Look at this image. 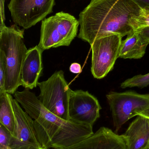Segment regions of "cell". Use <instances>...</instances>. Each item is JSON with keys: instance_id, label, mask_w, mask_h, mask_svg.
Returning a JSON list of instances; mask_svg holds the SVG:
<instances>
[{"instance_id": "cell-1", "label": "cell", "mask_w": 149, "mask_h": 149, "mask_svg": "<svg viewBox=\"0 0 149 149\" xmlns=\"http://www.w3.org/2000/svg\"><path fill=\"white\" fill-rule=\"evenodd\" d=\"M141 10L133 0H92L79 16L78 38L92 45L109 35L127 36L134 31V19Z\"/></svg>"}, {"instance_id": "cell-2", "label": "cell", "mask_w": 149, "mask_h": 149, "mask_svg": "<svg viewBox=\"0 0 149 149\" xmlns=\"http://www.w3.org/2000/svg\"><path fill=\"white\" fill-rule=\"evenodd\" d=\"M14 96L33 119L38 139L43 148H66L93 134L92 126L66 120L47 110L29 89L16 91Z\"/></svg>"}, {"instance_id": "cell-3", "label": "cell", "mask_w": 149, "mask_h": 149, "mask_svg": "<svg viewBox=\"0 0 149 149\" xmlns=\"http://www.w3.org/2000/svg\"><path fill=\"white\" fill-rule=\"evenodd\" d=\"M24 30L16 24L0 27V56L3 57L6 67L5 92L13 94L21 86L22 65L27 49L24 42Z\"/></svg>"}, {"instance_id": "cell-4", "label": "cell", "mask_w": 149, "mask_h": 149, "mask_svg": "<svg viewBox=\"0 0 149 149\" xmlns=\"http://www.w3.org/2000/svg\"><path fill=\"white\" fill-rule=\"evenodd\" d=\"M78 20L61 11L43 20L38 46L43 52L51 48L69 46L77 36Z\"/></svg>"}, {"instance_id": "cell-5", "label": "cell", "mask_w": 149, "mask_h": 149, "mask_svg": "<svg viewBox=\"0 0 149 149\" xmlns=\"http://www.w3.org/2000/svg\"><path fill=\"white\" fill-rule=\"evenodd\" d=\"M38 86L40 90L38 98L43 107L61 119L69 120V99L72 90L64 72H56L46 81L38 82Z\"/></svg>"}, {"instance_id": "cell-6", "label": "cell", "mask_w": 149, "mask_h": 149, "mask_svg": "<svg viewBox=\"0 0 149 149\" xmlns=\"http://www.w3.org/2000/svg\"><path fill=\"white\" fill-rule=\"evenodd\" d=\"M106 98L116 132L129 120L139 115L149 107V94L133 91L110 92Z\"/></svg>"}, {"instance_id": "cell-7", "label": "cell", "mask_w": 149, "mask_h": 149, "mask_svg": "<svg viewBox=\"0 0 149 149\" xmlns=\"http://www.w3.org/2000/svg\"><path fill=\"white\" fill-rule=\"evenodd\" d=\"M122 39L120 35L113 34L98 38L91 45V72L94 78L103 79L113 69L119 58Z\"/></svg>"}, {"instance_id": "cell-8", "label": "cell", "mask_w": 149, "mask_h": 149, "mask_svg": "<svg viewBox=\"0 0 149 149\" xmlns=\"http://www.w3.org/2000/svg\"><path fill=\"white\" fill-rule=\"evenodd\" d=\"M55 0H10L8 8L14 22L28 29L52 12Z\"/></svg>"}, {"instance_id": "cell-9", "label": "cell", "mask_w": 149, "mask_h": 149, "mask_svg": "<svg viewBox=\"0 0 149 149\" xmlns=\"http://www.w3.org/2000/svg\"><path fill=\"white\" fill-rule=\"evenodd\" d=\"M98 99L87 91L72 90L69 103V120L93 126L100 116Z\"/></svg>"}, {"instance_id": "cell-10", "label": "cell", "mask_w": 149, "mask_h": 149, "mask_svg": "<svg viewBox=\"0 0 149 149\" xmlns=\"http://www.w3.org/2000/svg\"><path fill=\"white\" fill-rule=\"evenodd\" d=\"M12 107L15 125L9 147L12 149H39L42 148L37 136L34 121L24 111L18 102L13 98Z\"/></svg>"}, {"instance_id": "cell-11", "label": "cell", "mask_w": 149, "mask_h": 149, "mask_svg": "<svg viewBox=\"0 0 149 149\" xmlns=\"http://www.w3.org/2000/svg\"><path fill=\"white\" fill-rule=\"evenodd\" d=\"M57 149H127L125 137L101 127L95 133L71 146Z\"/></svg>"}, {"instance_id": "cell-12", "label": "cell", "mask_w": 149, "mask_h": 149, "mask_svg": "<svg viewBox=\"0 0 149 149\" xmlns=\"http://www.w3.org/2000/svg\"><path fill=\"white\" fill-rule=\"evenodd\" d=\"M43 52L38 45L27 51L21 72V86L25 88L32 89L38 85L43 69Z\"/></svg>"}, {"instance_id": "cell-13", "label": "cell", "mask_w": 149, "mask_h": 149, "mask_svg": "<svg viewBox=\"0 0 149 149\" xmlns=\"http://www.w3.org/2000/svg\"><path fill=\"white\" fill-rule=\"evenodd\" d=\"M127 149L148 148L149 143V119L137 116L123 135Z\"/></svg>"}, {"instance_id": "cell-14", "label": "cell", "mask_w": 149, "mask_h": 149, "mask_svg": "<svg viewBox=\"0 0 149 149\" xmlns=\"http://www.w3.org/2000/svg\"><path fill=\"white\" fill-rule=\"evenodd\" d=\"M149 44L148 40L138 31H134L122 42L118 57L124 59H140L145 55Z\"/></svg>"}, {"instance_id": "cell-15", "label": "cell", "mask_w": 149, "mask_h": 149, "mask_svg": "<svg viewBox=\"0 0 149 149\" xmlns=\"http://www.w3.org/2000/svg\"><path fill=\"white\" fill-rule=\"evenodd\" d=\"M11 94L6 92L0 93V124L13 135L15 118L12 104Z\"/></svg>"}, {"instance_id": "cell-16", "label": "cell", "mask_w": 149, "mask_h": 149, "mask_svg": "<svg viewBox=\"0 0 149 149\" xmlns=\"http://www.w3.org/2000/svg\"><path fill=\"white\" fill-rule=\"evenodd\" d=\"M149 86V73L145 74H138L129 78L122 82L120 87L122 88L135 87L143 88Z\"/></svg>"}, {"instance_id": "cell-17", "label": "cell", "mask_w": 149, "mask_h": 149, "mask_svg": "<svg viewBox=\"0 0 149 149\" xmlns=\"http://www.w3.org/2000/svg\"><path fill=\"white\" fill-rule=\"evenodd\" d=\"M149 27V9H142L140 15L134 19L135 31L140 28Z\"/></svg>"}, {"instance_id": "cell-18", "label": "cell", "mask_w": 149, "mask_h": 149, "mask_svg": "<svg viewBox=\"0 0 149 149\" xmlns=\"http://www.w3.org/2000/svg\"><path fill=\"white\" fill-rule=\"evenodd\" d=\"M11 136L10 133L0 124V146L9 147Z\"/></svg>"}, {"instance_id": "cell-19", "label": "cell", "mask_w": 149, "mask_h": 149, "mask_svg": "<svg viewBox=\"0 0 149 149\" xmlns=\"http://www.w3.org/2000/svg\"><path fill=\"white\" fill-rule=\"evenodd\" d=\"M6 67L5 62L2 56H0V93L5 92Z\"/></svg>"}, {"instance_id": "cell-20", "label": "cell", "mask_w": 149, "mask_h": 149, "mask_svg": "<svg viewBox=\"0 0 149 149\" xmlns=\"http://www.w3.org/2000/svg\"><path fill=\"white\" fill-rule=\"evenodd\" d=\"M69 70L72 73L78 74L81 72V66L79 63H73L70 65Z\"/></svg>"}, {"instance_id": "cell-21", "label": "cell", "mask_w": 149, "mask_h": 149, "mask_svg": "<svg viewBox=\"0 0 149 149\" xmlns=\"http://www.w3.org/2000/svg\"><path fill=\"white\" fill-rule=\"evenodd\" d=\"M136 31H138L146 40L149 42V27L140 28Z\"/></svg>"}, {"instance_id": "cell-22", "label": "cell", "mask_w": 149, "mask_h": 149, "mask_svg": "<svg viewBox=\"0 0 149 149\" xmlns=\"http://www.w3.org/2000/svg\"><path fill=\"white\" fill-rule=\"evenodd\" d=\"M142 9H149V0H133Z\"/></svg>"}, {"instance_id": "cell-23", "label": "cell", "mask_w": 149, "mask_h": 149, "mask_svg": "<svg viewBox=\"0 0 149 149\" xmlns=\"http://www.w3.org/2000/svg\"><path fill=\"white\" fill-rule=\"evenodd\" d=\"M138 116H141L143 117L149 119V107L148 108L146 109L143 112L140 114Z\"/></svg>"}, {"instance_id": "cell-24", "label": "cell", "mask_w": 149, "mask_h": 149, "mask_svg": "<svg viewBox=\"0 0 149 149\" xmlns=\"http://www.w3.org/2000/svg\"><path fill=\"white\" fill-rule=\"evenodd\" d=\"M0 149H12L9 146H0Z\"/></svg>"}, {"instance_id": "cell-25", "label": "cell", "mask_w": 149, "mask_h": 149, "mask_svg": "<svg viewBox=\"0 0 149 149\" xmlns=\"http://www.w3.org/2000/svg\"><path fill=\"white\" fill-rule=\"evenodd\" d=\"M39 149H46L43 148H40Z\"/></svg>"}, {"instance_id": "cell-26", "label": "cell", "mask_w": 149, "mask_h": 149, "mask_svg": "<svg viewBox=\"0 0 149 149\" xmlns=\"http://www.w3.org/2000/svg\"><path fill=\"white\" fill-rule=\"evenodd\" d=\"M148 148L149 149V144H148Z\"/></svg>"}, {"instance_id": "cell-27", "label": "cell", "mask_w": 149, "mask_h": 149, "mask_svg": "<svg viewBox=\"0 0 149 149\" xmlns=\"http://www.w3.org/2000/svg\"><path fill=\"white\" fill-rule=\"evenodd\" d=\"M148 149V148H147V149Z\"/></svg>"}]
</instances>
